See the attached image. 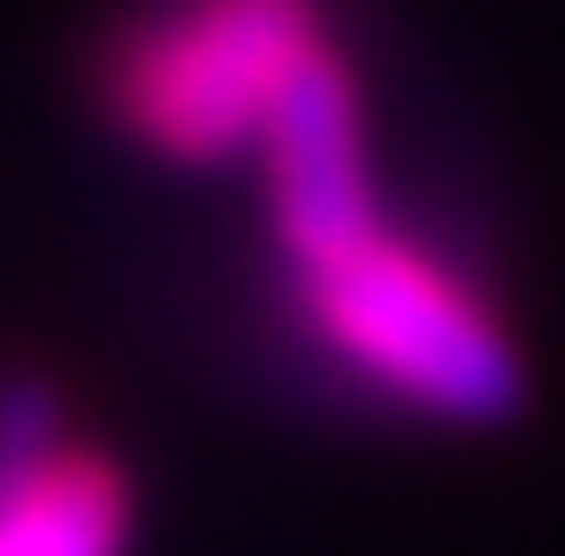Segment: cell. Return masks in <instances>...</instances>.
I'll list each match as a JSON object with an SVG mask.
<instances>
[{"mask_svg": "<svg viewBox=\"0 0 565 556\" xmlns=\"http://www.w3.org/2000/svg\"><path fill=\"white\" fill-rule=\"evenodd\" d=\"M258 167H266V233H275L282 266L324 258V249L383 225L358 84H350L333 42H317L300 67L282 75L275 108L258 125Z\"/></svg>", "mask_w": 565, "mask_h": 556, "instance_id": "3957f363", "label": "cell"}, {"mask_svg": "<svg viewBox=\"0 0 565 556\" xmlns=\"http://www.w3.org/2000/svg\"><path fill=\"white\" fill-rule=\"evenodd\" d=\"M324 42L317 0H150L100 58V100L167 167L258 150L282 75Z\"/></svg>", "mask_w": 565, "mask_h": 556, "instance_id": "7a4b0ae2", "label": "cell"}, {"mask_svg": "<svg viewBox=\"0 0 565 556\" xmlns=\"http://www.w3.org/2000/svg\"><path fill=\"white\" fill-rule=\"evenodd\" d=\"M0 556H125V473L67 440L42 374L0 383Z\"/></svg>", "mask_w": 565, "mask_h": 556, "instance_id": "277c9868", "label": "cell"}, {"mask_svg": "<svg viewBox=\"0 0 565 556\" xmlns=\"http://www.w3.org/2000/svg\"><path fill=\"white\" fill-rule=\"evenodd\" d=\"M282 282L317 349L374 399L458 432H499L524 416V349L508 341L491 299L416 249L391 216L324 258L282 266Z\"/></svg>", "mask_w": 565, "mask_h": 556, "instance_id": "6da1fadb", "label": "cell"}]
</instances>
